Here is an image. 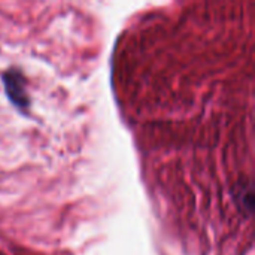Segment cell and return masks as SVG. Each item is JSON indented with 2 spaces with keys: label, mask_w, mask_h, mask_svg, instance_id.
<instances>
[{
  "label": "cell",
  "mask_w": 255,
  "mask_h": 255,
  "mask_svg": "<svg viewBox=\"0 0 255 255\" xmlns=\"http://www.w3.org/2000/svg\"><path fill=\"white\" fill-rule=\"evenodd\" d=\"M3 82H4V88H6V93H7V97L10 99V102L15 106H18L19 109L27 108L28 99H27L24 79H22L21 73L15 72V70H9L7 73H4Z\"/></svg>",
  "instance_id": "1"
}]
</instances>
